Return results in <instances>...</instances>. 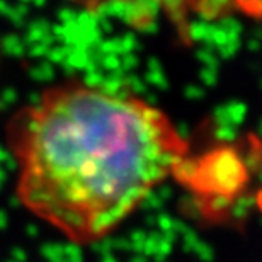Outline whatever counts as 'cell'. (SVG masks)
Here are the masks:
<instances>
[{
    "instance_id": "6da1fadb",
    "label": "cell",
    "mask_w": 262,
    "mask_h": 262,
    "mask_svg": "<svg viewBox=\"0 0 262 262\" xmlns=\"http://www.w3.org/2000/svg\"><path fill=\"white\" fill-rule=\"evenodd\" d=\"M7 143L20 204L83 245L113 233L189 154L160 109L80 82L46 89L20 109Z\"/></svg>"
},
{
    "instance_id": "7a4b0ae2",
    "label": "cell",
    "mask_w": 262,
    "mask_h": 262,
    "mask_svg": "<svg viewBox=\"0 0 262 262\" xmlns=\"http://www.w3.org/2000/svg\"><path fill=\"white\" fill-rule=\"evenodd\" d=\"M184 172L186 181L199 196L227 199L238 194L247 181V170L235 154L227 150L214 151L198 160L192 169L182 164L174 176Z\"/></svg>"
},
{
    "instance_id": "3957f363",
    "label": "cell",
    "mask_w": 262,
    "mask_h": 262,
    "mask_svg": "<svg viewBox=\"0 0 262 262\" xmlns=\"http://www.w3.org/2000/svg\"><path fill=\"white\" fill-rule=\"evenodd\" d=\"M164 12L177 28L187 29L192 15H214L228 5V0H140Z\"/></svg>"
},
{
    "instance_id": "277c9868",
    "label": "cell",
    "mask_w": 262,
    "mask_h": 262,
    "mask_svg": "<svg viewBox=\"0 0 262 262\" xmlns=\"http://www.w3.org/2000/svg\"><path fill=\"white\" fill-rule=\"evenodd\" d=\"M232 4L247 15L262 17V0H232Z\"/></svg>"
}]
</instances>
